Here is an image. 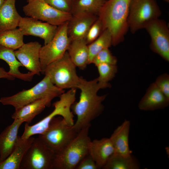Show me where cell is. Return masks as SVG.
Wrapping results in <instances>:
<instances>
[{"instance_id":"6da1fadb","label":"cell","mask_w":169,"mask_h":169,"mask_svg":"<svg viewBox=\"0 0 169 169\" xmlns=\"http://www.w3.org/2000/svg\"><path fill=\"white\" fill-rule=\"evenodd\" d=\"M78 88L81 91L79 100L72 104L71 109L77 118L73 126L79 132L102 113L104 108L102 103L106 95H98V91L103 88L97 78L88 81L81 77Z\"/></svg>"},{"instance_id":"7a4b0ae2","label":"cell","mask_w":169,"mask_h":169,"mask_svg":"<svg viewBox=\"0 0 169 169\" xmlns=\"http://www.w3.org/2000/svg\"><path fill=\"white\" fill-rule=\"evenodd\" d=\"M131 0H106L98 15L104 30L108 29L112 38V45L123 41L129 29L128 18Z\"/></svg>"},{"instance_id":"3957f363","label":"cell","mask_w":169,"mask_h":169,"mask_svg":"<svg viewBox=\"0 0 169 169\" xmlns=\"http://www.w3.org/2000/svg\"><path fill=\"white\" fill-rule=\"evenodd\" d=\"M91 125L82 128L66 147L56 153L53 169H74L89 154L91 141L88 136Z\"/></svg>"},{"instance_id":"277c9868","label":"cell","mask_w":169,"mask_h":169,"mask_svg":"<svg viewBox=\"0 0 169 169\" xmlns=\"http://www.w3.org/2000/svg\"><path fill=\"white\" fill-rule=\"evenodd\" d=\"M76 89H70L59 96V100L54 103V110L48 115L35 124L30 125L26 123L24 132L21 137L27 139L36 134H41L48 128L51 120L57 115H59L69 125H74V115L71 107L75 102Z\"/></svg>"},{"instance_id":"5b68a950","label":"cell","mask_w":169,"mask_h":169,"mask_svg":"<svg viewBox=\"0 0 169 169\" xmlns=\"http://www.w3.org/2000/svg\"><path fill=\"white\" fill-rule=\"evenodd\" d=\"M64 90L54 85L49 77L45 75L40 82L31 88L23 90L10 96L3 97L0 102L4 105L13 106L15 110L40 98L48 96H59Z\"/></svg>"},{"instance_id":"8992f818","label":"cell","mask_w":169,"mask_h":169,"mask_svg":"<svg viewBox=\"0 0 169 169\" xmlns=\"http://www.w3.org/2000/svg\"><path fill=\"white\" fill-rule=\"evenodd\" d=\"M76 67L67 52L62 58L49 64L44 74L60 89H76L81 79L76 73Z\"/></svg>"},{"instance_id":"52a82bcc","label":"cell","mask_w":169,"mask_h":169,"mask_svg":"<svg viewBox=\"0 0 169 169\" xmlns=\"http://www.w3.org/2000/svg\"><path fill=\"white\" fill-rule=\"evenodd\" d=\"M73 125H69L62 117H55L51 120L47 129L43 134L39 135L38 137L57 153L77 136L79 132Z\"/></svg>"},{"instance_id":"ba28073f","label":"cell","mask_w":169,"mask_h":169,"mask_svg":"<svg viewBox=\"0 0 169 169\" xmlns=\"http://www.w3.org/2000/svg\"><path fill=\"white\" fill-rule=\"evenodd\" d=\"M161 14L156 0H131L128 18L129 29L133 33L144 28Z\"/></svg>"},{"instance_id":"9c48e42d","label":"cell","mask_w":169,"mask_h":169,"mask_svg":"<svg viewBox=\"0 0 169 169\" xmlns=\"http://www.w3.org/2000/svg\"><path fill=\"white\" fill-rule=\"evenodd\" d=\"M67 23L58 26L52 39L41 48L40 60L43 74L49 64L62 58L67 51L71 42L67 33Z\"/></svg>"},{"instance_id":"30bf717a","label":"cell","mask_w":169,"mask_h":169,"mask_svg":"<svg viewBox=\"0 0 169 169\" xmlns=\"http://www.w3.org/2000/svg\"><path fill=\"white\" fill-rule=\"evenodd\" d=\"M55 154L39 138H34L24 156L20 169H53Z\"/></svg>"},{"instance_id":"8fae6325","label":"cell","mask_w":169,"mask_h":169,"mask_svg":"<svg viewBox=\"0 0 169 169\" xmlns=\"http://www.w3.org/2000/svg\"><path fill=\"white\" fill-rule=\"evenodd\" d=\"M23 6L25 15L38 20L58 26L68 22L72 17L70 13L61 11L43 0H32Z\"/></svg>"},{"instance_id":"7c38bea8","label":"cell","mask_w":169,"mask_h":169,"mask_svg":"<svg viewBox=\"0 0 169 169\" xmlns=\"http://www.w3.org/2000/svg\"><path fill=\"white\" fill-rule=\"evenodd\" d=\"M144 28L151 38V49L169 61V29L165 22L158 18L148 23Z\"/></svg>"},{"instance_id":"4fadbf2b","label":"cell","mask_w":169,"mask_h":169,"mask_svg":"<svg viewBox=\"0 0 169 169\" xmlns=\"http://www.w3.org/2000/svg\"><path fill=\"white\" fill-rule=\"evenodd\" d=\"M18 27L24 35L39 37L44 40V45L52 39L58 27L30 17H22Z\"/></svg>"},{"instance_id":"5bb4252c","label":"cell","mask_w":169,"mask_h":169,"mask_svg":"<svg viewBox=\"0 0 169 169\" xmlns=\"http://www.w3.org/2000/svg\"><path fill=\"white\" fill-rule=\"evenodd\" d=\"M41 44L37 41L24 44L14 50L18 60L30 72L40 75L41 72L40 52Z\"/></svg>"},{"instance_id":"9a60e30c","label":"cell","mask_w":169,"mask_h":169,"mask_svg":"<svg viewBox=\"0 0 169 169\" xmlns=\"http://www.w3.org/2000/svg\"><path fill=\"white\" fill-rule=\"evenodd\" d=\"M23 122L18 119L14 120L0 134V163L4 161L14 149L18 140V131Z\"/></svg>"},{"instance_id":"2e32d148","label":"cell","mask_w":169,"mask_h":169,"mask_svg":"<svg viewBox=\"0 0 169 169\" xmlns=\"http://www.w3.org/2000/svg\"><path fill=\"white\" fill-rule=\"evenodd\" d=\"M98 18L95 15H72L67 23V33L70 41L84 39L89 28Z\"/></svg>"},{"instance_id":"e0dca14e","label":"cell","mask_w":169,"mask_h":169,"mask_svg":"<svg viewBox=\"0 0 169 169\" xmlns=\"http://www.w3.org/2000/svg\"><path fill=\"white\" fill-rule=\"evenodd\" d=\"M169 104V99L154 82L150 85L140 101L138 107L141 110H153L163 109Z\"/></svg>"},{"instance_id":"ac0fdd59","label":"cell","mask_w":169,"mask_h":169,"mask_svg":"<svg viewBox=\"0 0 169 169\" xmlns=\"http://www.w3.org/2000/svg\"><path fill=\"white\" fill-rule=\"evenodd\" d=\"M114 152V147L110 138L95 139L90 142L89 154L98 169H102Z\"/></svg>"},{"instance_id":"d6986e66","label":"cell","mask_w":169,"mask_h":169,"mask_svg":"<svg viewBox=\"0 0 169 169\" xmlns=\"http://www.w3.org/2000/svg\"><path fill=\"white\" fill-rule=\"evenodd\" d=\"M54 98L53 97H46L27 104L15 110L12 115V118L13 120H20L29 124L46 107L50 106L51 102Z\"/></svg>"},{"instance_id":"ffe728a7","label":"cell","mask_w":169,"mask_h":169,"mask_svg":"<svg viewBox=\"0 0 169 169\" xmlns=\"http://www.w3.org/2000/svg\"><path fill=\"white\" fill-rule=\"evenodd\" d=\"M131 123L125 120L114 131L110 137L114 149V154L124 156L131 155L129 144V136Z\"/></svg>"},{"instance_id":"44dd1931","label":"cell","mask_w":169,"mask_h":169,"mask_svg":"<svg viewBox=\"0 0 169 169\" xmlns=\"http://www.w3.org/2000/svg\"><path fill=\"white\" fill-rule=\"evenodd\" d=\"M34 138L31 136L28 139H23L19 136L17 143L11 153L0 163V169H20L24 156Z\"/></svg>"},{"instance_id":"7402d4cb","label":"cell","mask_w":169,"mask_h":169,"mask_svg":"<svg viewBox=\"0 0 169 169\" xmlns=\"http://www.w3.org/2000/svg\"><path fill=\"white\" fill-rule=\"evenodd\" d=\"M16 0H5L0 8V31L12 29L18 26L22 17L15 6Z\"/></svg>"},{"instance_id":"603a6c76","label":"cell","mask_w":169,"mask_h":169,"mask_svg":"<svg viewBox=\"0 0 169 169\" xmlns=\"http://www.w3.org/2000/svg\"><path fill=\"white\" fill-rule=\"evenodd\" d=\"M0 59L7 63L9 67L8 72L14 78L25 81H31L34 74L30 72L23 73L20 71L19 68L23 66L17 59L14 50L0 45Z\"/></svg>"},{"instance_id":"cb8c5ba5","label":"cell","mask_w":169,"mask_h":169,"mask_svg":"<svg viewBox=\"0 0 169 169\" xmlns=\"http://www.w3.org/2000/svg\"><path fill=\"white\" fill-rule=\"evenodd\" d=\"M67 52L76 67L84 69L88 64V45L84 39L71 41Z\"/></svg>"},{"instance_id":"d4e9b609","label":"cell","mask_w":169,"mask_h":169,"mask_svg":"<svg viewBox=\"0 0 169 169\" xmlns=\"http://www.w3.org/2000/svg\"><path fill=\"white\" fill-rule=\"evenodd\" d=\"M106 0H74L71 13L72 15H95L98 13Z\"/></svg>"},{"instance_id":"484cf974","label":"cell","mask_w":169,"mask_h":169,"mask_svg":"<svg viewBox=\"0 0 169 169\" xmlns=\"http://www.w3.org/2000/svg\"><path fill=\"white\" fill-rule=\"evenodd\" d=\"M138 160L132 155L124 156L114 153L103 167V169H139Z\"/></svg>"},{"instance_id":"4316f807","label":"cell","mask_w":169,"mask_h":169,"mask_svg":"<svg viewBox=\"0 0 169 169\" xmlns=\"http://www.w3.org/2000/svg\"><path fill=\"white\" fill-rule=\"evenodd\" d=\"M23 36L19 28L0 31V45L16 50L24 44Z\"/></svg>"},{"instance_id":"83f0119b","label":"cell","mask_w":169,"mask_h":169,"mask_svg":"<svg viewBox=\"0 0 169 169\" xmlns=\"http://www.w3.org/2000/svg\"><path fill=\"white\" fill-rule=\"evenodd\" d=\"M112 45L111 34L107 29H105L99 36L88 45L89 56L88 64H92L94 57L103 49L109 48Z\"/></svg>"},{"instance_id":"f1b7e54d","label":"cell","mask_w":169,"mask_h":169,"mask_svg":"<svg viewBox=\"0 0 169 169\" xmlns=\"http://www.w3.org/2000/svg\"><path fill=\"white\" fill-rule=\"evenodd\" d=\"M96 66L99 73V76L97 78L98 83L103 89L110 87L108 82L115 77L117 72L116 65L103 63Z\"/></svg>"},{"instance_id":"f546056e","label":"cell","mask_w":169,"mask_h":169,"mask_svg":"<svg viewBox=\"0 0 169 169\" xmlns=\"http://www.w3.org/2000/svg\"><path fill=\"white\" fill-rule=\"evenodd\" d=\"M117 62V58L112 54L109 48H106L100 51L94 57L92 64L95 66L103 63L116 65Z\"/></svg>"},{"instance_id":"4dcf8cb0","label":"cell","mask_w":169,"mask_h":169,"mask_svg":"<svg viewBox=\"0 0 169 169\" xmlns=\"http://www.w3.org/2000/svg\"><path fill=\"white\" fill-rule=\"evenodd\" d=\"M104 30L102 23L98 18L89 28L84 38L86 44L88 45L95 41Z\"/></svg>"},{"instance_id":"1f68e13d","label":"cell","mask_w":169,"mask_h":169,"mask_svg":"<svg viewBox=\"0 0 169 169\" xmlns=\"http://www.w3.org/2000/svg\"><path fill=\"white\" fill-rule=\"evenodd\" d=\"M46 3L59 10L71 13L73 0H43Z\"/></svg>"},{"instance_id":"d6a6232c","label":"cell","mask_w":169,"mask_h":169,"mask_svg":"<svg viewBox=\"0 0 169 169\" xmlns=\"http://www.w3.org/2000/svg\"><path fill=\"white\" fill-rule=\"evenodd\" d=\"M154 83L164 95L169 99V75L164 73L159 76Z\"/></svg>"},{"instance_id":"836d02e7","label":"cell","mask_w":169,"mask_h":169,"mask_svg":"<svg viewBox=\"0 0 169 169\" xmlns=\"http://www.w3.org/2000/svg\"><path fill=\"white\" fill-rule=\"evenodd\" d=\"M76 169H98L93 159L89 154L79 163Z\"/></svg>"},{"instance_id":"e575fe53","label":"cell","mask_w":169,"mask_h":169,"mask_svg":"<svg viewBox=\"0 0 169 169\" xmlns=\"http://www.w3.org/2000/svg\"><path fill=\"white\" fill-rule=\"evenodd\" d=\"M6 78L9 80H13L15 78L5 71L4 69L0 67V78Z\"/></svg>"},{"instance_id":"d590c367","label":"cell","mask_w":169,"mask_h":169,"mask_svg":"<svg viewBox=\"0 0 169 169\" xmlns=\"http://www.w3.org/2000/svg\"><path fill=\"white\" fill-rule=\"evenodd\" d=\"M5 0H0V8L3 3Z\"/></svg>"},{"instance_id":"8d00e7d4","label":"cell","mask_w":169,"mask_h":169,"mask_svg":"<svg viewBox=\"0 0 169 169\" xmlns=\"http://www.w3.org/2000/svg\"><path fill=\"white\" fill-rule=\"evenodd\" d=\"M32 0H28V2L31 1Z\"/></svg>"},{"instance_id":"74e56055","label":"cell","mask_w":169,"mask_h":169,"mask_svg":"<svg viewBox=\"0 0 169 169\" xmlns=\"http://www.w3.org/2000/svg\"><path fill=\"white\" fill-rule=\"evenodd\" d=\"M73 0V1L74 0Z\"/></svg>"},{"instance_id":"f35d334b","label":"cell","mask_w":169,"mask_h":169,"mask_svg":"<svg viewBox=\"0 0 169 169\" xmlns=\"http://www.w3.org/2000/svg\"></svg>"}]
</instances>
